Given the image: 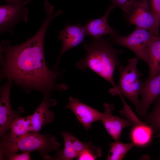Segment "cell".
Instances as JSON below:
<instances>
[{
  "instance_id": "cell-1",
  "label": "cell",
  "mask_w": 160,
  "mask_h": 160,
  "mask_svg": "<svg viewBox=\"0 0 160 160\" xmlns=\"http://www.w3.org/2000/svg\"><path fill=\"white\" fill-rule=\"evenodd\" d=\"M55 15L46 13L39 29L31 38L15 46L7 40L0 44V80L12 81L29 93L36 90L50 97L54 90L63 92L68 86L58 84L56 78L61 72L50 70L46 63L44 42L47 29Z\"/></svg>"
},
{
  "instance_id": "cell-2",
  "label": "cell",
  "mask_w": 160,
  "mask_h": 160,
  "mask_svg": "<svg viewBox=\"0 0 160 160\" xmlns=\"http://www.w3.org/2000/svg\"><path fill=\"white\" fill-rule=\"evenodd\" d=\"M83 47L86 55L76 63L77 68L82 71L89 69L109 82L113 87L111 89L116 90L114 73L120 64L118 56L123 51L113 48L108 39L102 38L92 39L91 44H84Z\"/></svg>"
},
{
  "instance_id": "cell-3",
  "label": "cell",
  "mask_w": 160,
  "mask_h": 160,
  "mask_svg": "<svg viewBox=\"0 0 160 160\" xmlns=\"http://www.w3.org/2000/svg\"><path fill=\"white\" fill-rule=\"evenodd\" d=\"M0 141V157L3 155L12 152L31 153L38 152L44 160L51 159L48 154L57 150L60 144L52 135L41 134L30 132L19 137H14L7 133L2 137Z\"/></svg>"
},
{
  "instance_id": "cell-4",
  "label": "cell",
  "mask_w": 160,
  "mask_h": 160,
  "mask_svg": "<svg viewBox=\"0 0 160 160\" xmlns=\"http://www.w3.org/2000/svg\"><path fill=\"white\" fill-rule=\"evenodd\" d=\"M138 60L137 57L129 59L126 65L117 66L119 78L117 89L109 90L112 95L120 94L126 97L135 106L137 112L140 105L138 95L143 82L140 78L143 76L137 68Z\"/></svg>"
},
{
  "instance_id": "cell-5",
  "label": "cell",
  "mask_w": 160,
  "mask_h": 160,
  "mask_svg": "<svg viewBox=\"0 0 160 160\" xmlns=\"http://www.w3.org/2000/svg\"><path fill=\"white\" fill-rule=\"evenodd\" d=\"M156 36L148 31L136 27L134 31L126 36L119 34L111 36L115 44L124 47L133 52L138 59L146 62L148 44Z\"/></svg>"
},
{
  "instance_id": "cell-6",
  "label": "cell",
  "mask_w": 160,
  "mask_h": 160,
  "mask_svg": "<svg viewBox=\"0 0 160 160\" xmlns=\"http://www.w3.org/2000/svg\"><path fill=\"white\" fill-rule=\"evenodd\" d=\"M129 25L147 30L156 36H159L160 20L151 8L149 0H139L128 15Z\"/></svg>"
},
{
  "instance_id": "cell-7",
  "label": "cell",
  "mask_w": 160,
  "mask_h": 160,
  "mask_svg": "<svg viewBox=\"0 0 160 160\" xmlns=\"http://www.w3.org/2000/svg\"><path fill=\"white\" fill-rule=\"evenodd\" d=\"M31 1L0 6V34L8 32L13 36V30L15 26L21 22H27L29 10L25 5Z\"/></svg>"
},
{
  "instance_id": "cell-8",
  "label": "cell",
  "mask_w": 160,
  "mask_h": 160,
  "mask_svg": "<svg viewBox=\"0 0 160 160\" xmlns=\"http://www.w3.org/2000/svg\"><path fill=\"white\" fill-rule=\"evenodd\" d=\"M12 81L8 80L0 87V136L2 137L10 130L13 121L23 113V109L20 107L16 111L12 108L10 95Z\"/></svg>"
},
{
  "instance_id": "cell-9",
  "label": "cell",
  "mask_w": 160,
  "mask_h": 160,
  "mask_svg": "<svg viewBox=\"0 0 160 160\" xmlns=\"http://www.w3.org/2000/svg\"><path fill=\"white\" fill-rule=\"evenodd\" d=\"M87 36L84 26L80 23L72 25L66 23L64 29L62 30L58 39L62 42V48L54 65L57 71L58 63L62 55L67 51L83 42Z\"/></svg>"
},
{
  "instance_id": "cell-10",
  "label": "cell",
  "mask_w": 160,
  "mask_h": 160,
  "mask_svg": "<svg viewBox=\"0 0 160 160\" xmlns=\"http://www.w3.org/2000/svg\"><path fill=\"white\" fill-rule=\"evenodd\" d=\"M65 107L71 110L79 121L86 129L91 127L92 124L101 121L103 116L102 113L95 109L79 101V99L70 96Z\"/></svg>"
},
{
  "instance_id": "cell-11",
  "label": "cell",
  "mask_w": 160,
  "mask_h": 160,
  "mask_svg": "<svg viewBox=\"0 0 160 160\" xmlns=\"http://www.w3.org/2000/svg\"><path fill=\"white\" fill-rule=\"evenodd\" d=\"M140 94L142 99L138 113L140 116H145L150 105L160 95V73L143 81Z\"/></svg>"
},
{
  "instance_id": "cell-12",
  "label": "cell",
  "mask_w": 160,
  "mask_h": 160,
  "mask_svg": "<svg viewBox=\"0 0 160 160\" xmlns=\"http://www.w3.org/2000/svg\"><path fill=\"white\" fill-rule=\"evenodd\" d=\"M57 104L56 100L51 96H44L41 103L31 115V132L39 133L43 126L53 121L55 115L49 108Z\"/></svg>"
},
{
  "instance_id": "cell-13",
  "label": "cell",
  "mask_w": 160,
  "mask_h": 160,
  "mask_svg": "<svg viewBox=\"0 0 160 160\" xmlns=\"http://www.w3.org/2000/svg\"><path fill=\"white\" fill-rule=\"evenodd\" d=\"M131 128L129 132L130 139L135 146L140 148L149 145L152 140L153 130L150 125L143 123L135 116L129 120Z\"/></svg>"
},
{
  "instance_id": "cell-14",
  "label": "cell",
  "mask_w": 160,
  "mask_h": 160,
  "mask_svg": "<svg viewBox=\"0 0 160 160\" xmlns=\"http://www.w3.org/2000/svg\"><path fill=\"white\" fill-rule=\"evenodd\" d=\"M103 107L104 115L101 121L115 141L119 140L122 129L130 126V123L127 119L112 115V113L114 109V105L105 103L103 104Z\"/></svg>"
},
{
  "instance_id": "cell-15",
  "label": "cell",
  "mask_w": 160,
  "mask_h": 160,
  "mask_svg": "<svg viewBox=\"0 0 160 160\" xmlns=\"http://www.w3.org/2000/svg\"><path fill=\"white\" fill-rule=\"evenodd\" d=\"M60 134L64 140V148L58 151L51 159L71 160L77 158L85 147L87 142L81 141L65 130Z\"/></svg>"
},
{
  "instance_id": "cell-16",
  "label": "cell",
  "mask_w": 160,
  "mask_h": 160,
  "mask_svg": "<svg viewBox=\"0 0 160 160\" xmlns=\"http://www.w3.org/2000/svg\"><path fill=\"white\" fill-rule=\"evenodd\" d=\"M115 7L111 4L101 17L91 19L88 21L84 26L86 35L91 36L92 39H97L107 35L112 36L119 34V31L112 28L108 22L110 12Z\"/></svg>"
},
{
  "instance_id": "cell-17",
  "label": "cell",
  "mask_w": 160,
  "mask_h": 160,
  "mask_svg": "<svg viewBox=\"0 0 160 160\" xmlns=\"http://www.w3.org/2000/svg\"><path fill=\"white\" fill-rule=\"evenodd\" d=\"M146 63L148 65V79L160 73V37L155 36L149 42L147 51Z\"/></svg>"
},
{
  "instance_id": "cell-18",
  "label": "cell",
  "mask_w": 160,
  "mask_h": 160,
  "mask_svg": "<svg viewBox=\"0 0 160 160\" xmlns=\"http://www.w3.org/2000/svg\"><path fill=\"white\" fill-rule=\"evenodd\" d=\"M31 129V115L25 117L20 116L12 122L8 133L12 137H19L30 132Z\"/></svg>"
},
{
  "instance_id": "cell-19",
  "label": "cell",
  "mask_w": 160,
  "mask_h": 160,
  "mask_svg": "<svg viewBox=\"0 0 160 160\" xmlns=\"http://www.w3.org/2000/svg\"><path fill=\"white\" fill-rule=\"evenodd\" d=\"M110 148L106 159L107 160H121L132 148L135 146L131 143H125L119 140L109 144Z\"/></svg>"
},
{
  "instance_id": "cell-20",
  "label": "cell",
  "mask_w": 160,
  "mask_h": 160,
  "mask_svg": "<svg viewBox=\"0 0 160 160\" xmlns=\"http://www.w3.org/2000/svg\"><path fill=\"white\" fill-rule=\"evenodd\" d=\"M154 107L146 116V120L152 127L154 132L160 137V95L156 100Z\"/></svg>"
},
{
  "instance_id": "cell-21",
  "label": "cell",
  "mask_w": 160,
  "mask_h": 160,
  "mask_svg": "<svg viewBox=\"0 0 160 160\" xmlns=\"http://www.w3.org/2000/svg\"><path fill=\"white\" fill-rule=\"evenodd\" d=\"M102 150L99 147L89 141L87 142L85 147L77 158L78 160H95L102 156Z\"/></svg>"
},
{
  "instance_id": "cell-22",
  "label": "cell",
  "mask_w": 160,
  "mask_h": 160,
  "mask_svg": "<svg viewBox=\"0 0 160 160\" xmlns=\"http://www.w3.org/2000/svg\"><path fill=\"white\" fill-rule=\"evenodd\" d=\"M139 0H111V4L115 7H118L128 15L136 3Z\"/></svg>"
},
{
  "instance_id": "cell-23",
  "label": "cell",
  "mask_w": 160,
  "mask_h": 160,
  "mask_svg": "<svg viewBox=\"0 0 160 160\" xmlns=\"http://www.w3.org/2000/svg\"><path fill=\"white\" fill-rule=\"evenodd\" d=\"M12 152L5 153L0 157V160H30L31 158L30 153L28 152H22L17 153Z\"/></svg>"
},
{
  "instance_id": "cell-24",
  "label": "cell",
  "mask_w": 160,
  "mask_h": 160,
  "mask_svg": "<svg viewBox=\"0 0 160 160\" xmlns=\"http://www.w3.org/2000/svg\"><path fill=\"white\" fill-rule=\"evenodd\" d=\"M151 9L160 20V0H149Z\"/></svg>"
},
{
  "instance_id": "cell-25",
  "label": "cell",
  "mask_w": 160,
  "mask_h": 160,
  "mask_svg": "<svg viewBox=\"0 0 160 160\" xmlns=\"http://www.w3.org/2000/svg\"><path fill=\"white\" fill-rule=\"evenodd\" d=\"M6 1L8 4L13 3H20L24 2L26 1L31 0H2Z\"/></svg>"
}]
</instances>
